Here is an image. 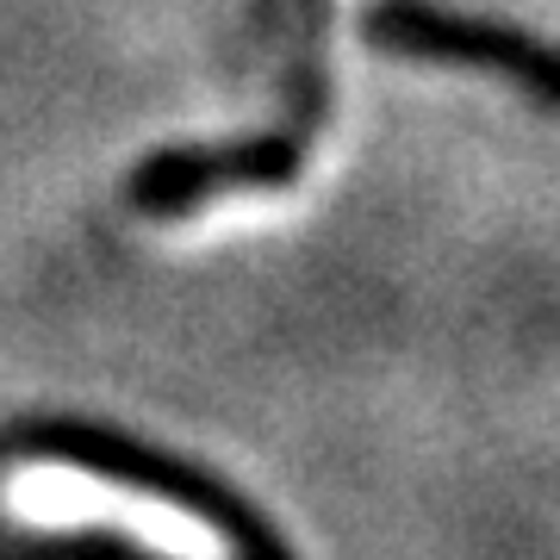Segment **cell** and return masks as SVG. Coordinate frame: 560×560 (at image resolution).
I'll return each instance as SVG.
<instances>
[{"instance_id": "1", "label": "cell", "mask_w": 560, "mask_h": 560, "mask_svg": "<svg viewBox=\"0 0 560 560\" xmlns=\"http://www.w3.org/2000/svg\"><path fill=\"white\" fill-rule=\"evenodd\" d=\"M324 119H330V57H324V13L312 7L280 125H261L237 143H168L125 175V200H131V212L168 224L200 212L219 194H280L312 162Z\"/></svg>"}, {"instance_id": "4", "label": "cell", "mask_w": 560, "mask_h": 560, "mask_svg": "<svg viewBox=\"0 0 560 560\" xmlns=\"http://www.w3.org/2000/svg\"><path fill=\"white\" fill-rule=\"evenodd\" d=\"M13 560H180V555H156L150 541L125 536L113 523H88V529H38L25 541H7Z\"/></svg>"}, {"instance_id": "3", "label": "cell", "mask_w": 560, "mask_h": 560, "mask_svg": "<svg viewBox=\"0 0 560 560\" xmlns=\"http://www.w3.org/2000/svg\"><path fill=\"white\" fill-rule=\"evenodd\" d=\"M361 44L399 62H436V69H480L511 81L523 101L560 119V44L523 32V25L455 13L436 0H368L361 7Z\"/></svg>"}, {"instance_id": "2", "label": "cell", "mask_w": 560, "mask_h": 560, "mask_svg": "<svg viewBox=\"0 0 560 560\" xmlns=\"http://www.w3.org/2000/svg\"><path fill=\"white\" fill-rule=\"evenodd\" d=\"M0 448L7 455H32V460H57V467L88 474V480H106V486H119V492L168 504V511L200 523L212 541H224L231 560H293L280 529L231 480H219V474H206V467L168 455V448H156V442H143V436H125L113 423L32 418V423H13Z\"/></svg>"}]
</instances>
